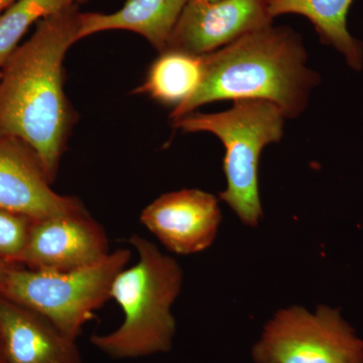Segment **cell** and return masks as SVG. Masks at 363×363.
Segmentation results:
<instances>
[{
  "mask_svg": "<svg viewBox=\"0 0 363 363\" xmlns=\"http://www.w3.org/2000/svg\"><path fill=\"white\" fill-rule=\"evenodd\" d=\"M80 13L78 6L71 7L40 21L1 68L0 135L30 147L51 183L74 121L64 91L63 63L69 48L78 42Z\"/></svg>",
  "mask_w": 363,
  "mask_h": 363,
  "instance_id": "obj_1",
  "label": "cell"
},
{
  "mask_svg": "<svg viewBox=\"0 0 363 363\" xmlns=\"http://www.w3.org/2000/svg\"><path fill=\"white\" fill-rule=\"evenodd\" d=\"M319 81L308 68L300 35L272 23L204 55L200 85L169 118L177 121L219 100H264L277 105L286 118H295Z\"/></svg>",
  "mask_w": 363,
  "mask_h": 363,
  "instance_id": "obj_2",
  "label": "cell"
},
{
  "mask_svg": "<svg viewBox=\"0 0 363 363\" xmlns=\"http://www.w3.org/2000/svg\"><path fill=\"white\" fill-rule=\"evenodd\" d=\"M130 243L138 255L112 283L111 298L121 306L123 324L107 334L91 336L92 345L112 359H135L169 352L176 334L172 306L183 285V271L155 243L133 234Z\"/></svg>",
  "mask_w": 363,
  "mask_h": 363,
  "instance_id": "obj_3",
  "label": "cell"
},
{
  "mask_svg": "<svg viewBox=\"0 0 363 363\" xmlns=\"http://www.w3.org/2000/svg\"><path fill=\"white\" fill-rule=\"evenodd\" d=\"M286 116L277 105L264 100H240L218 113L192 112L173 121L185 133H213L223 143L227 188L219 194L245 225H259L262 217L259 168L262 150L279 143Z\"/></svg>",
  "mask_w": 363,
  "mask_h": 363,
  "instance_id": "obj_4",
  "label": "cell"
},
{
  "mask_svg": "<svg viewBox=\"0 0 363 363\" xmlns=\"http://www.w3.org/2000/svg\"><path fill=\"white\" fill-rule=\"evenodd\" d=\"M130 257V250H117L92 266L63 272L16 266L7 274L0 296L39 313L77 339L94 312L111 298L112 283Z\"/></svg>",
  "mask_w": 363,
  "mask_h": 363,
  "instance_id": "obj_5",
  "label": "cell"
},
{
  "mask_svg": "<svg viewBox=\"0 0 363 363\" xmlns=\"http://www.w3.org/2000/svg\"><path fill=\"white\" fill-rule=\"evenodd\" d=\"M252 355L255 363H363V339L339 309L293 306L267 322Z\"/></svg>",
  "mask_w": 363,
  "mask_h": 363,
  "instance_id": "obj_6",
  "label": "cell"
},
{
  "mask_svg": "<svg viewBox=\"0 0 363 363\" xmlns=\"http://www.w3.org/2000/svg\"><path fill=\"white\" fill-rule=\"evenodd\" d=\"M104 227L84 211L33 220L21 266L63 272L97 264L109 255Z\"/></svg>",
  "mask_w": 363,
  "mask_h": 363,
  "instance_id": "obj_7",
  "label": "cell"
},
{
  "mask_svg": "<svg viewBox=\"0 0 363 363\" xmlns=\"http://www.w3.org/2000/svg\"><path fill=\"white\" fill-rule=\"evenodd\" d=\"M267 0H189L167 50L204 56L272 25Z\"/></svg>",
  "mask_w": 363,
  "mask_h": 363,
  "instance_id": "obj_8",
  "label": "cell"
},
{
  "mask_svg": "<svg viewBox=\"0 0 363 363\" xmlns=\"http://www.w3.org/2000/svg\"><path fill=\"white\" fill-rule=\"evenodd\" d=\"M218 199L198 189L160 196L143 210L140 221L171 252H201L213 243L221 222Z\"/></svg>",
  "mask_w": 363,
  "mask_h": 363,
  "instance_id": "obj_9",
  "label": "cell"
},
{
  "mask_svg": "<svg viewBox=\"0 0 363 363\" xmlns=\"http://www.w3.org/2000/svg\"><path fill=\"white\" fill-rule=\"evenodd\" d=\"M51 184L30 147L0 135V209L33 220L86 210L77 198L55 192Z\"/></svg>",
  "mask_w": 363,
  "mask_h": 363,
  "instance_id": "obj_10",
  "label": "cell"
},
{
  "mask_svg": "<svg viewBox=\"0 0 363 363\" xmlns=\"http://www.w3.org/2000/svg\"><path fill=\"white\" fill-rule=\"evenodd\" d=\"M0 340L4 363H83L77 339L39 313L1 296Z\"/></svg>",
  "mask_w": 363,
  "mask_h": 363,
  "instance_id": "obj_11",
  "label": "cell"
},
{
  "mask_svg": "<svg viewBox=\"0 0 363 363\" xmlns=\"http://www.w3.org/2000/svg\"><path fill=\"white\" fill-rule=\"evenodd\" d=\"M188 1L126 0L123 6L114 13H81L78 40L108 30H128L142 35L157 51H166Z\"/></svg>",
  "mask_w": 363,
  "mask_h": 363,
  "instance_id": "obj_12",
  "label": "cell"
},
{
  "mask_svg": "<svg viewBox=\"0 0 363 363\" xmlns=\"http://www.w3.org/2000/svg\"><path fill=\"white\" fill-rule=\"evenodd\" d=\"M355 0H267L272 20L286 14L308 18L320 40L330 45L345 60L350 68H363V43L351 35L347 18Z\"/></svg>",
  "mask_w": 363,
  "mask_h": 363,
  "instance_id": "obj_13",
  "label": "cell"
},
{
  "mask_svg": "<svg viewBox=\"0 0 363 363\" xmlns=\"http://www.w3.org/2000/svg\"><path fill=\"white\" fill-rule=\"evenodd\" d=\"M202 75L203 56L168 49L152 63L145 82L135 93L149 95L175 108L195 92Z\"/></svg>",
  "mask_w": 363,
  "mask_h": 363,
  "instance_id": "obj_14",
  "label": "cell"
},
{
  "mask_svg": "<svg viewBox=\"0 0 363 363\" xmlns=\"http://www.w3.org/2000/svg\"><path fill=\"white\" fill-rule=\"evenodd\" d=\"M88 0H16L0 13V69L30 26Z\"/></svg>",
  "mask_w": 363,
  "mask_h": 363,
  "instance_id": "obj_15",
  "label": "cell"
},
{
  "mask_svg": "<svg viewBox=\"0 0 363 363\" xmlns=\"http://www.w3.org/2000/svg\"><path fill=\"white\" fill-rule=\"evenodd\" d=\"M33 219L0 209V260L21 266Z\"/></svg>",
  "mask_w": 363,
  "mask_h": 363,
  "instance_id": "obj_16",
  "label": "cell"
},
{
  "mask_svg": "<svg viewBox=\"0 0 363 363\" xmlns=\"http://www.w3.org/2000/svg\"><path fill=\"white\" fill-rule=\"evenodd\" d=\"M16 266H18V264H9V262L0 260V291H1L2 286H4V283H6L7 274H9L11 269Z\"/></svg>",
  "mask_w": 363,
  "mask_h": 363,
  "instance_id": "obj_17",
  "label": "cell"
},
{
  "mask_svg": "<svg viewBox=\"0 0 363 363\" xmlns=\"http://www.w3.org/2000/svg\"><path fill=\"white\" fill-rule=\"evenodd\" d=\"M16 0H0V13L6 11L7 7L11 6Z\"/></svg>",
  "mask_w": 363,
  "mask_h": 363,
  "instance_id": "obj_18",
  "label": "cell"
},
{
  "mask_svg": "<svg viewBox=\"0 0 363 363\" xmlns=\"http://www.w3.org/2000/svg\"><path fill=\"white\" fill-rule=\"evenodd\" d=\"M0 363H4V353H2L1 340H0Z\"/></svg>",
  "mask_w": 363,
  "mask_h": 363,
  "instance_id": "obj_19",
  "label": "cell"
},
{
  "mask_svg": "<svg viewBox=\"0 0 363 363\" xmlns=\"http://www.w3.org/2000/svg\"><path fill=\"white\" fill-rule=\"evenodd\" d=\"M201 1L212 2V1H217V0H201Z\"/></svg>",
  "mask_w": 363,
  "mask_h": 363,
  "instance_id": "obj_20",
  "label": "cell"
},
{
  "mask_svg": "<svg viewBox=\"0 0 363 363\" xmlns=\"http://www.w3.org/2000/svg\"><path fill=\"white\" fill-rule=\"evenodd\" d=\"M0 77H1V69H0Z\"/></svg>",
  "mask_w": 363,
  "mask_h": 363,
  "instance_id": "obj_21",
  "label": "cell"
}]
</instances>
